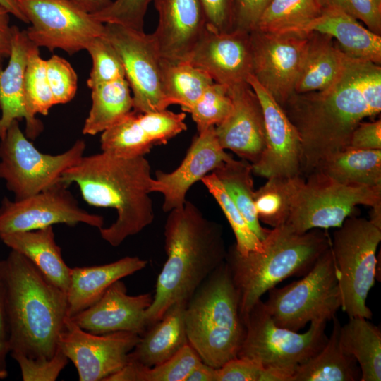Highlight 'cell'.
<instances>
[{
    "label": "cell",
    "mask_w": 381,
    "mask_h": 381,
    "mask_svg": "<svg viewBox=\"0 0 381 381\" xmlns=\"http://www.w3.org/2000/svg\"><path fill=\"white\" fill-rule=\"evenodd\" d=\"M301 140V176L349 147L365 118L381 111V67L346 57L337 79L320 91L294 93L282 107Z\"/></svg>",
    "instance_id": "obj_1"
},
{
    "label": "cell",
    "mask_w": 381,
    "mask_h": 381,
    "mask_svg": "<svg viewBox=\"0 0 381 381\" xmlns=\"http://www.w3.org/2000/svg\"><path fill=\"white\" fill-rule=\"evenodd\" d=\"M61 181L75 183L89 205L116 210L115 222L99 229L100 236L114 247L150 225L155 218L150 194L155 179L145 156L119 157L105 152L83 156L61 175Z\"/></svg>",
    "instance_id": "obj_2"
},
{
    "label": "cell",
    "mask_w": 381,
    "mask_h": 381,
    "mask_svg": "<svg viewBox=\"0 0 381 381\" xmlns=\"http://www.w3.org/2000/svg\"><path fill=\"white\" fill-rule=\"evenodd\" d=\"M165 263L158 275L147 327L174 304L188 302L205 279L225 262L222 226L206 218L190 201L168 212L164 225Z\"/></svg>",
    "instance_id": "obj_3"
},
{
    "label": "cell",
    "mask_w": 381,
    "mask_h": 381,
    "mask_svg": "<svg viewBox=\"0 0 381 381\" xmlns=\"http://www.w3.org/2000/svg\"><path fill=\"white\" fill-rule=\"evenodd\" d=\"M0 277L6 289L11 352L52 358L68 318L66 292L13 250L0 262Z\"/></svg>",
    "instance_id": "obj_4"
},
{
    "label": "cell",
    "mask_w": 381,
    "mask_h": 381,
    "mask_svg": "<svg viewBox=\"0 0 381 381\" xmlns=\"http://www.w3.org/2000/svg\"><path fill=\"white\" fill-rule=\"evenodd\" d=\"M260 252L241 255L232 245L225 262L236 289L242 319L269 290L292 276H303L330 247L331 238L321 229L304 233L286 224L272 228Z\"/></svg>",
    "instance_id": "obj_5"
},
{
    "label": "cell",
    "mask_w": 381,
    "mask_h": 381,
    "mask_svg": "<svg viewBox=\"0 0 381 381\" xmlns=\"http://www.w3.org/2000/svg\"><path fill=\"white\" fill-rule=\"evenodd\" d=\"M184 322L188 344L203 363L219 368L237 357L246 327L226 262L205 279L188 301Z\"/></svg>",
    "instance_id": "obj_6"
},
{
    "label": "cell",
    "mask_w": 381,
    "mask_h": 381,
    "mask_svg": "<svg viewBox=\"0 0 381 381\" xmlns=\"http://www.w3.org/2000/svg\"><path fill=\"white\" fill-rule=\"evenodd\" d=\"M381 229L356 215L346 218L333 232L330 248L338 273L341 308L349 317L372 318L366 300L377 277Z\"/></svg>",
    "instance_id": "obj_7"
},
{
    "label": "cell",
    "mask_w": 381,
    "mask_h": 381,
    "mask_svg": "<svg viewBox=\"0 0 381 381\" xmlns=\"http://www.w3.org/2000/svg\"><path fill=\"white\" fill-rule=\"evenodd\" d=\"M268 293L264 305L279 327L298 332L308 322L332 320L341 308V296L330 247L303 278Z\"/></svg>",
    "instance_id": "obj_8"
},
{
    "label": "cell",
    "mask_w": 381,
    "mask_h": 381,
    "mask_svg": "<svg viewBox=\"0 0 381 381\" xmlns=\"http://www.w3.org/2000/svg\"><path fill=\"white\" fill-rule=\"evenodd\" d=\"M246 332L237 357L265 368L289 373L317 353L325 345L327 321L315 320L308 329L298 333L277 325L260 299L243 318Z\"/></svg>",
    "instance_id": "obj_9"
},
{
    "label": "cell",
    "mask_w": 381,
    "mask_h": 381,
    "mask_svg": "<svg viewBox=\"0 0 381 381\" xmlns=\"http://www.w3.org/2000/svg\"><path fill=\"white\" fill-rule=\"evenodd\" d=\"M359 205L371 207L381 205V185L346 186L313 171L306 179L298 177L285 224L300 234L313 229L338 228L346 218L355 215Z\"/></svg>",
    "instance_id": "obj_10"
},
{
    "label": "cell",
    "mask_w": 381,
    "mask_h": 381,
    "mask_svg": "<svg viewBox=\"0 0 381 381\" xmlns=\"http://www.w3.org/2000/svg\"><path fill=\"white\" fill-rule=\"evenodd\" d=\"M13 121L0 139V179L21 200L59 182L62 174L84 155L86 144L78 140L58 155L40 152Z\"/></svg>",
    "instance_id": "obj_11"
},
{
    "label": "cell",
    "mask_w": 381,
    "mask_h": 381,
    "mask_svg": "<svg viewBox=\"0 0 381 381\" xmlns=\"http://www.w3.org/2000/svg\"><path fill=\"white\" fill-rule=\"evenodd\" d=\"M31 25L25 30L37 47L60 49L71 55L105 34V24L69 0H15Z\"/></svg>",
    "instance_id": "obj_12"
},
{
    "label": "cell",
    "mask_w": 381,
    "mask_h": 381,
    "mask_svg": "<svg viewBox=\"0 0 381 381\" xmlns=\"http://www.w3.org/2000/svg\"><path fill=\"white\" fill-rule=\"evenodd\" d=\"M105 36L117 50L133 92V111L146 113L171 105L162 83V60L152 34L121 25L105 24Z\"/></svg>",
    "instance_id": "obj_13"
},
{
    "label": "cell",
    "mask_w": 381,
    "mask_h": 381,
    "mask_svg": "<svg viewBox=\"0 0 381 381\" xmlns=\"http://www.w3.org/2000/svg\"><path fill=\"white\" fill-rule=\"evenodd\" d=\"M79 223L100 229L103 217L83 210L61 180L28 198H4L0 206V235L32 231L57 224L73 226Z\"/></svg>",
    "instance_id": "obj_14"
},
{
    "label": "cell",
    "mask_w": 381,
    "mask_h": 381,
    "mask_svg": "<svg viewBox=\"0 0 381 381\" xmlns=\"http://www.w3.org/2000/svg\"><path fill=\"white\" fill-rule=\"evenodd\" d=\"M252 75L282 107L294 93L309 33L249 32Z\"/></svg>",
    "instance_id": "obj_15"
},
{
    "label": "cell",
    "mask_w": 381,
    "mask_h": 381,
    "mask_svg": "<svg viewBox=\"0 0 381 381\" xmlns=\"http://www.w3.org/2000/svg\"><path fill=\"white\" fill-rule=\"evenodd\" d=\"M139 339L131 332L93 334L67 318L58 347L75 365L80 381H104L128 363Z\"/></svg>",
    "instance_id": "obj_16"
},
{
    "label": "cell",
    "mask_w": 381,
    "mask_h": 381,
    "mask_svg": "<svg viewBox=\"0 0 381 381\" xmlns=\"http://www.w3.org/2000/svg\"><path fill=\"white\" fill-rule=\"evenodd\" d=\"M247 81L260 102L265 127V147L259 160L252 164L253 173L267 179L302 176L301 140L296 128L282 107L252 75Z\"/></svg>",
    "instance_id": "obj_17"
},
{
    "label": "cell",
    "mask_w": 381,
    "mask_h": 381,
    "mask_svg": "<svg viewBox=\"0 0 381 381\" xmlns=\"http://www.w3.org/2000/svg\"><path fill=\"white\" fill-rule=\"evenodd\" d=\"M186 61L228 88L247 84L252 75L249 32H218L206 27Z\"/></svg>",
    "instance_id": "obj_18"
},
{
    "label": "cell",
    "mask_w": 381,
    "mask_h": 381,
    "mask_svg": "<svg viewBox=\"0 0 381 381\" xmlns=\"http://www.w3.org/2000/svg\"><path fill=\"white\" fill-rule=\"evenodd\" d=\"M231 157L219 145L214 127L198 132L176 169L155 171L154 192L164 196L163 211L182 207L190 188Z\"/></svg>",
    "instance_id": "obj_19"
},
{
    "label": "cell",
    "mask_w": 381,
    "mask_h": 381,
    "mask_svg": "<svg viewBox=\"0 0 381 381\" xmlns=\"http://www.w3.org/2000/svg\"><path fill=\"white\" fill-rule=\"evenodd\" d=\"M232 101L229 115L214 127L224 150H230L241 159L256 163L265 147V127L260 102L247 83L228 88Z\"/></svg>",
    "instance_id": "obj_20"
},
{
    "label": "cell",
    "mask_w": 381,
    "mask_h": 381,
    "mask_svg": "<svg viewBox=\"0 0 381 381\" xmlns=\"http://www.w3.org/2000/svg\"><path fill=\"white\" fill-rule=\"evenodd\" d=\"M152 299L151 293L128 295L120 279L94 304L69 318L81 329L93 334L131 332L140 336L147 327L145 313Z\"/></svg>",
    "instance_id": "obj_21"
},
{
    "label": "cell",
    "mask_w": 381,
    "mask_h": 381,
    "mask_svg": "<svg viewBox=\"0 0 381 381\" xmlns=\"http://www.w3.org/2000/svg\"><path fill=\"white\" fill-rule=\"evenodd\" d=\"M159 15L152 33L162 58L186 61L206 28L201 0H152Z\"/></svg>",
    "instance_id": "obj_22"
},
{
    "label": "cell",
    "mask_w": 381,
    "mask_h": 381,
    "mask_svg": "<svg viewBox=\"0 0 381 381\" xmlns=\"http://www.w3.org/2000/svg\"><path fill=\"white\" fill-rule=\"evenodd\" d=\"M172 136L171 122L163 112L132 110L102 133L100 147L119 157H136L145 156L156 145L167 144Z\"/></svg>",
    "instance_id": "obj_23"
},
{
    "label": "cell",
    "mask_w": 381,
    "mask_h": 381,
    "mask_svg": "<svg viewBox=\"0 0 381 381\" xmlns=\"http://www.w3.org/2000/svg\"><path fill=\"white\" fill-rule=\"evenodd\" d=\"M33 45L25 30L13 25L9 61L5 68L0 69V109L4 132L5 133L13 121L25 119V134L30 140H35L44 128L40 119L28 114L24 99L25 73L28 56Z\"/></svg>",
    "instance_id": "obj_24"
},
{
    "label": "cell",
    "mask_w": 381,
    "mask_h": 381,
    "mask_svg": "<svg viewBox=\"0 0 381 381\" xmlns=\"http://www.w3.org/2000/svg\"><path fill=\"white\" fill-rule=\"evenodd\" d=\"M147 264L137 256H126L107 264L71 268L68 318L94 304L112 284L144 269Z\"/></svg>",
    "instance_id": "obj_25"
},
{
    "label": "cell",
    "mask_w": 381,
    "mask_h": 381,
    "mask_svg": "<svg viewBox=\"0 0 381 381\" xmlns=\"http://www.w3.org/2000/svg\"><path fill=\"white\" fill-rule=\"evenodd\" d=\"M312 32L327 35L348 56L381 64V36L362 25L350 15L336 9L321 13L294 33Z\"/></svg>",
    "instance_id": "obj_26"
},
{
    "label": "cell",
    "mask_w": 381,
    "mask_h": 381,
    "mask_svg": "<svg viewBox=\"0 0 381 381\" xmlns=\"http://www.w3.org/2000/svg\"><path fill=\"white\" fill-rule=\"evenodd\" d=\"M186 304H174L159 321L147 327L129 353L128 361L152 367L167 361L188 344L184 322Z\"/></svg>",
    "instance_id": "obj_27"
},
{
    "label": "cell",
    "mask_w": 381,
    "mask_h": 381,
    "mask_svg": "<svg viewBox=\"0 0 381 381\" xmlns=\"http://www.w3.org/2000/svg\"><path fill=\"white\" fill-rule=\"evenodd\" d=\"M1 241L11 250L27 258L49 281L67 292L69 267L56 244L53 226L0 235Z\"/></svg>",
    "instance_id": "obj_28"
},
{
    "label": "cell",
    "mask_w": 381,
    "mask_h": 381,
    "mask_svg": "<svg viewBox=\"0 0 381 381\" xmlns=\"http://www.w3.org/2000/svg\"><path fill=\"white\" fill-rule=\"evenodd\" d=\"M347 55L330 36L317 32L309 33V42L298 75L295 93L325 90L341 73Z\"/></svg>",
    "instance_id": "obj_29"
},
{
    "label": "cell",
    "mask_w": 381,
    "mask_h": 381,
    "mask_svg": "<svg viewBox=\"0 0 381 381\" xmlns=\"http://www.w3.org/2000/svg\"><path fill=\"white\" fill-rule=\"evenodd\" d=\"M331 334L322 348L298 365L291 381H357L361 370L356 359L344 349L341 324L334 316Z\"/></svg>",
    "instance_id": "obj_30"
},
{
    "label": "cell",
    "mask_w": 381,
    "mask_h": 381,
    "mask_svg": "<svg viewBox=\"0 0 381 381\" xmlns=\"http://www.w3.org/2000/svg\"><path fill=\"white\" fill-rule=\"evenodd\" d=\"M313 171L346 186H379L381 185V150L348 147L324 159Z\"/></svg>",
    "instance_id": "obj_31"
},
{
    "label": "cell",
    "mask_w": 381,
    "mask_h": 381,
    "mask_svg": "<svg viewBox=\"0 0 381 381\" xmlns=\"http://www.w3.org/2000/svg\"><path fill=\"white\" fill-rule=\"evenodd\" d=\"M341 345L356 361L361 381L381 380V332L362 317H349L340 327Z\"/></svg>",
    "instance_id": "obj_32"
},
{
    "label": "cell",
    "mask_w": 381,
    "mask_h": 381,
    "mask_svg": "<svg viewBox=\"0 0 381 381\" xmlns=\"http://www.w3.org/2000/svg\"><path fill=\"white\" fill-rule=\"evenodd\" d=\"M91 90L92 105L83 127L84 135L102 133L133 110V97L126 78L102 83Z\"/></svg>",
    "instance_id": "obj_33"
},
{
    "label": "cell",
    "mask_w": 381,
    "mask_h": 381,
    "mask_svg": "<svg viewBox=\"0 0 381 381\" xmlns=\"http://www.w3.org/2000/svg\"><path fill=\"white\" fill-rule=\"evenodd\" d=\"M239 209L255 234L262 241L270 229L261 226L254 205V183L252 164L233 157L212 171Z\"/></svg>",
    "instance_id": "obj_34"
},
{
    "label": "cell",
    "mask_w": 381,
    "mask_h": 381,
    "mask_svg": "<svg viewBox=\"0 0 381 381\" xmlns=\"http://www.w3.org/2000/svg\"><path fill=\"white\" fill-rule=\"evenodd\" d=\"M214 81L205 72L187 61L162 60V83L169 103L179 105L188 112Z\"/></svg>",
    "instance_id": "obj_35"
},
{
    "label": "cell",
    "mask_w": 381,
    "mask_h": 381,
    "mask_svg": "<svg viewBox=\"0 0 381 381\" xmlns=\"http://www.w3.org/2000/svg\"><path fill=\"white\" fill-rule=\"evenodd\" d=\"M200 361L196 351L187 344L167 361L152 367L128 361L104 381H186Z\"/></svg>",
    "instance_id": "obj_36"
},
{
    "label": "cell",
    "mask_w": 381,
    "mask_h": 381,
    "mask_svg": "<svg viewBox=\"0 0 381 381\" xmlns=\"http://www.w3.org/2000/svg\"><path fill=\"white\" fill-rule=\"evenodd\" d=\"M298 177H270L264 185L255 190L254 205L260 222L272 228L286 224L291 213Z\"/></svg>",
    "instance_id": "obj_37"
},
{
    "label": "cell",
    "mask_w": 381,
    "mask_h": 381,
    "mask_svg": "<svg viewBox=\"0 0 381 381\" xmlns=\"http://www.w3.org/2000/svg\"><path fill=\"white\" fill-rule=\"evenodd\" d=\"M320 13L317 0H271L255 30L272 33L295 32Z\"/></svg>",
    "instance_id": "obj_38"
},
{
    "label": "cell",
    "mask_w": 381,
    "mask_h": 381,
    "mask_svg": "<svg viewBox=\"0 0 381 381\" xmlns=\"http://www.w3.org/2000/svg\"><path fill=\"white\" fill-rule=\"evenodd\" d=\"M201 181L215 199L226 216L235 236L236 250L242 255L263 250V242L251 230L242 213L229 197L214 173L204 176Z\"/></svg>",
    "instance_id": "obj_39"
},
{
    "label": "cell",
    "mask_w": 381,
    "mask_h": 381,
    "mask_svg": "<svg viewBox=\"0 0 381 381\" xmlns=\"http://www.w3.org/2000/svg\"><path fill=\"white\" fill-rule=\"evenodd\" d=\"M23 92L26 110L32 118L37 114L47 115L55 105L47 78L46 60L40 56L39 47L35 44L28 56Z\"/></svg>",
    "instance_id": "obj_40"
},
{
    "label": "cell",
    "mask_w": 381,
    "mask_h": 381,
    "mask_svg": "<svg viewBox=\"0 0 381 381\" xmlns=\"http://www.w3.org/2000/svg\"><path fill=\"white\" fill-rule=\"evenodd\" d=\"M85 50L90 54L92 61V69L87 80L89 88L126 78L121 59L105 34L93 38Z\"/></svg>",
    "instance_id": "obj_41"
},
{
    "label": "cell",
    "mask_w": 381,
    "mask_h": 381,
    "mask_svg": "<svg viewBox=\"0 0 381 381\" xmlns=\"http://www.w3.org/2000/svg\"><path fill=\"white\" fill-rule=\"evenodd\" d=\"M232 107L228 87L214 82L188 113L191 114L198 132H201L222 123L229 115Z\"/></svg>",
    "instance_id": "obj_42"
},
{
    "label": "cell",
    "mask_w": 381,
    "mask_h": 381,
    "mask_svg": "<svg viewBox=\"0 0 381 381\" xmlns=\"http://www.w3.org/2000/svg\"><path fill=\"white\" fill-rule=\"evenodd\" d=\"M216 381H291V375L236 357L216 368Z\"/></svg>",
    "instance_id": "obj_43"
},
{
    "label": "cell",
    "mask_w": 381,
    "mask_h": 381,
    "mask_svg": "<svg viewBox=\"0 0 381 381\" xmlns=\"http://www.w3.org/2000/svg\"><path fill=\"white\" fill-rule=\"evenodd\" d=\"M152 0H115L104 9L91 13L98 21L143 31L144 20Z\"/></svg>",
    "instance_id": "obj_44"
},
{
    "label": "cell",
    "mask_w": 381,
    "mask_h": 381,
    "mask_svg": "<svg viewBox=\"0 0 381 381\" xmlns=\"http://www.w3.org/2000/svg\"><path fill=\"white\" fill-rule=\"evenodd\" d=\"M46 74L55 105L73 99L78 88V76L68 61L52 55L46 60Z\"/></svg>",
    "instance_id": "obj_45"
},
{
    "label": "cell",
    "mask_w": 381,
    "mask_h": 381,
    "mask_svg": "<svg viewBox=\"0 0 381 381\" xmlns=\"http://www.w3.org/2000/svg\"><path fill=\"white\" fill-rule=\"evenodd\" d=\"M11 353L20 367L23 381H55L69 361L59 347L51 358H33L19 352Z\"/></svg>",
    "instance_id": "obj_46"
},
{
    "label": "cell",
    "mask_w": 381,
    "mask_h": 381,
    "mask_svg": "<svg viewBox=\"0 0 381 381\" xmlns=\"http://www.w3.org/2000/svg\"><path fill=\"white\" fill-rule=\"evenodd\" d=\"M322 10L336 9L361 20L370 31L381 34V6L375 0H317Z\"/></svg>",
    "instance_id": "obj_47"
},
{
    "label": "cell",
    "mask_w": 381,
    "mask_h": 381,
    "mask_svg": "<svg viewBox=\"0 0 381 381\" xmlns=\"http://www.w3.org/2000/svg\"><path fill=\"white\" fill-rule=\"evenodd\" d=\"M206 18V27L213 31L234 30V0H201Z\"/></svg>",
    "instance_id": "obj_48"
},
{
    "label": "cell",
    "mask_w": 381,
    "mask_h": 381,
    "mask_svg": "<svg viewBox=\"0 0 381 381\" xmlns=\"http://www.w3.org/2000/svg\"><path fill=\"white\" fill-rule=\"evenodd\" d=\"M271 0H234V30L250 32Z\"/></svg>",
    "instance_id": "obj_49"
},
{
    "label": "cell",
    "mask_w": 381,
    "mask_h": 381,
    "mask_svg": "<svg viewBox=\"0 0 381 381\" xmlns=\"http://www.w3.org/2000/svg\"><path fill=\"white\" fill-rule=\"evenodd\" d=\"M349 147L381 150V121L360 122L352 132Z\"/></svg>",
    "instance_id": "obj_50"
},
{
    "label": "cell",
    "mask_w": 381,
    "mask_h": 381,
    "mask_svg": "<svg viewBox=\"0 0 381 381\" xmlns=\"http://www.w3.org/2000/svg\"><path fill=\"white\" fill-rule=\"evenodd\" d=\"M10 13L0 4V69L11 51L13 25H10Z\"/></svg>",
    "instance_id": "obj_51"
},
{
    "label": "cell",
    "mask_w": 381,
    "mask_h": 381,
    "mask_svg": "<svg viewBox=\"0 0 381 381\" xmlns=\"http://www.w3.org/2000/svg\"><path fill=\"white\" fill-rule=\"evenodd\" d=\"M186 381H216V368L200 361L193 368Z\"/></svg>",
    "instance_id": "obj_52"
},
{
    "label": "cell",
    "mask_w": 381,
    "mask_h": 381,
    "mask_svg": "<svg viewBox=\"0 0 381 381\" xmlns=\"http://www.w3.org/2000/svg\"><path fill=\"white\" fill-rule=\"evenodd\" d=\"M8 327L6 309V289L0 277V341L8 340Z\"/></svg>",
    "instance_id": "obj_53"
},
{
    "label": "cell",
    "mask_w": 381,
    "mask_h": 381,
    "mask_svg": "<svg viewBox=\"0 0 381 381\" xmlns=\"http://www.w3.org/2000/svg\"><path fill=\"white\" fill-rule=\"evenodd\" d=\"M90 13L99 12L112 2L111 0H69Z\"/></svg>",
    "instance_id": "obj_54"
},
{
    "label": "cell",
    "mask_w": 381,
    "mask_h": 381,
    "mask_svg": "<svg viewBox=\"0 0 381 381\" xmlns=\"http://www.w3.org/2000/svg\"><path fill=\"white\" fill-rule=\"evenodd\" d=\"M10 352L11 349L8 340L0 341V379H5L8 375L6 358Z\"/></svg>",
    "instance_id": "obj_55"
},
{
    "label": "cell",
    "mask_w": 381,
    "mask_h": 381,
    "mask_svg": "<svg viewBox=\"0 0 381 381\" xmlns=\"http://www.w3.org/2000/svg\"><path fill=\"white\" fill-rule=\"evenodd\" d=\"M0 4H1L11 15L14 16L20 20L28 23L25 17L18 7L15 0H0Z\"/></svg>",
    "instance_id": "obj_56"
},
{
    "label": "cell",
    "mask_w": 381,
    "mask_h": 381,
    "mask_svg": "<svg viewBox=\"0 0 381 381\" xmlns=\"http://www.w3.org/2000/svg\"><path fill=\"white\" fill-rule=\"evenodd\" d=\"M369 220L377 227L381 229V205L371 207Z\"/></svg>",
    "instance_id": "obj_57"
},
{
    "label": "cell",
    "mask_w": 381,
    "mask_h": 381,
    "mask_svg": "<svg viewBox=\"0 0 381 381\" xmlns=\"http://www.w3.org/2000/svg\"><path fill=\"white\" fill-rule=\"evenodd\" d=\"M4 134V132L2 127L1 116H0V139L3 137Z\"/></svg>",
    "instance_id": "obj_58"
},
{
    "label": "cell",
    "mask_w": 381,
    "mask_h": 381,
    "mask_svg": "<svg viewBox=\"0 0 381 381\" xmlns=\"http://www.w3.org/2000/svg\"><path fill=\"white\" fill-rule=\"evenodd\" d=\"M379 6H381V0H375Z\"/></svg>",
    "instance_id": "obj_59"
},
{
    "label": "cell",
    "mask_w": 381,
    "mask_h": 381,
    "mask_svg": "<svg viewBox=\"0 0 381 381\" xmlns=\"http://www.w3.org/2000/svg\"><path fill=\"white\" fill-rule=\"evenodd\" d=\"M0 262H1V260H0Z\"/></svg>",
    "instance_id": "obj_60"
}]
</instances>
